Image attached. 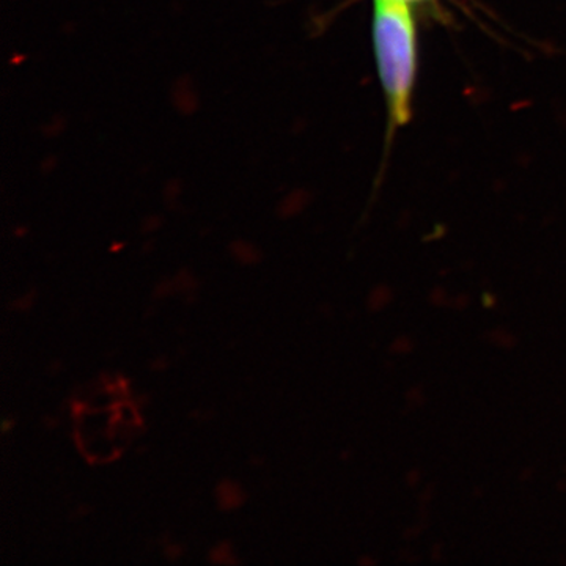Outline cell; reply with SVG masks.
I'll return each mask as SVG.
<instances>
[{"mask_svg": "<svg viewBox=\"0 0 566 566\" xmlns=\"http://www.w3.org/2000/svg\"><path fill=\"white\" fill-rule=\"evenodd\" d=\"M371 31L390 120L395 126L406 125L411 118L417 77V28L411 3L375 0Z\"/></svg>", "mask_w": 566, "mask_h": 566, "instance_id": "6da1fadb", "label": "cell"}, {"mask_svg": "<svg viewBox=\"0 0 566 566\" xmlns=\"http://www.w3.org/2000/svg\"><path fill=\"white\" fill-rule=\"evenodd\" d=\"M400 2H406V3H416V2H427V0H400Z\"/></svg>", "mask_w": 566, "mask_h": 566, "instance_id": "7a4b0ae2", "label": "cell"}]
</instances>
